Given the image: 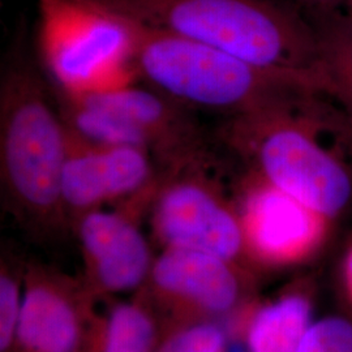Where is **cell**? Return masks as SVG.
<instances>
[{
  "instance_id": "6da1fadb",
  "label": "cell",
  "mask_w": 352,
  "mask_h": 352,
  "mask_svg": "<svg viewBox=\"0 0 352 352\" xmlns=\"http://www.w3.org/2000/svg\"><path fill=\"white\" fill-rule=\"evenodd\" d=\"M321 93L230 118L223 142L253 175L330 219L351 201L352 173L330 135L351 128L330 113Z\"/></svg>"
},
{
  "instance_id": "7a4b0ae2",
  "label": "cell",
  "mask_w": 352,
  "mask_h": 352,
  "mask_svg": "<svg viewBox=\"0 0 352 352\" xmlns=\"http://www.w3.org/2000/svg\"><path fill=\"white\" fill-rule=\"evenodd\" d=\"M146 25L164 29L272 71L324 84L315 26L276 0H96Z\"/></svg>"
},
{
  "instance_id": "3957f363",
  "label": "cell",
  "mask_w": 352,
  "mask_h": 352,
  "mask_svg": "<svg viewBox=\"0 0 352 352\" xmlns=\"http://www.w3.org/2000/svg\"><path fill=\"white\" fill-rule=\"evenodd\" d=\"M124 16V14H123ZM136 76L189 109L230 118L308 94H327L309 76L272 71L126 17Z\"/></svg>"
},
{
  "instance_id": "277c9868",
  "label": "cell",
  "mask_w": 352,
  "mask_h": 352,
  "mask_svg": "<svg viewBox=\"0 0 352 352\" xmlns=\"http://www.w3.org/2000/svg\"><path fill=\"white\" fill-rule=\"evenodd\" d=\"M68 135L47 76L23 39L0 74V177L13 208L47 223L63 215L62 176Z\"/></svg>"
},
{
  "instance_id": "5b68a950",
  "label": "cell",
  "mask_w": 352,
  "mask_h": 352,
  "mask_svg": "<svg viewBox=\"0 0 352 352\" xmlns=\"http://www.w3.org/2000/svg\"><path fill=\"white\" fill-rule=\"evenodd\" d=\"M38 49L52 85L72 93L136 76L126 17L96 0H38Z\"/></svg>"
},
{
  "instance_id": "8992f818",
  "label": "cell",
  "mask_w": 352,
  "mask_h": 352,
  "mask_svg": "<svg viewBox=\"0 0 352 352\" xmlns=\"http://www.w3.org/2000/svg\"><path fill=\"white\" fill-rule=\"evenodd\" d=\"M63 91L131 126L154 158L161 175L214 164L210 142L193 110L157 89L142 88L131 81L85 93Z\"/></svg>"
},
{
  "instance_id": "52a82bcc",
  "label": "cell",
  "mask_w": 352,
  "mask_h": 352,
  "mask_svg": "<svg viewBox=\"0 0 352 352\" xmlns=\"http://www.w3.org/2000/svg\"><path fill=\"white\" fill-rule=\"evenodd\" d=\"M206 166L162 175L154 227L167 248L204 252L234 261L245 250L236 213L208 176Z\"/></svg>"
},
{
  "instance_id": "ba28073f",
  "label": "cell",
  "mask_w": 352,
  "mask_h": 352,
  "mask_svg": "<svg viewBox=\"0 0 352 352\" xmlns=\"http://www.w3.org/2000/svg\"><path fill=\"white\" fill-rule=\"evenodd\" d=\"M67 135L62 200L64 214L72 213L76 219L104 202L140 195L161 179L148 151L94 144L68 126Z\"/></svg>"
},
{
  "instance_id": "9c48e42d",
  "label": "cell",
  "mask_w": 352,
  "mask_h": 352,
  "mask_svg": "<svg viewBox=\"0 0 352 352\" xmlns=\"http://www.w3.org/2000/svg\"><path fill=\"white\" fill-rule=\"evenodd\" d=\"M239 214L245 250L273 265L312 257L327 241L333 221L256 175H252Z\"/></svg>"
},
{
  "instance_id": "30bf717a",
  "label": "cell",
  "mask_w": 352,
  "mask_h": 352,
  "mask_svg": "<svg viewBox=\"0 0 352 352\" xmlns=\"http://www.w3.org/2000/svg\"><path fill=\"white\" fill-rule=\"evenodd\" d=\"M77 225L82 250L104 287L123 291L139 285L149 269L151 254L128 215L97 209L80 217Z\"/></svg>"
},
{
  "instance_id": "8fae6325",
  "label": "cell",
  "mask_w": 352,
  "mask_h": 352,
  "mask_svg": "<svg viewBox=\"0 0 352 352\" xmlns=\"http://www.w3.org/2000/svg\"><path fill=\"white\" fill-rule=\"evenodd\" d=\"M231 263L204 252L167 248L153 267L158 287L206 311L225 312L239 298Z\"/></svg>"
},
{
  "instance_id": "7c38bea8",
  "label": "cell",
  "mask_w": 352,
  "mask_h": 352,
  "mask_svg": "<svg viewBox=\"0 0 352 352\" xmlns=\"http://www.w3.org/2000/svg\"><path fill=\"white\" fill-rule=\"evenodd\" d=\"M16 337L28 352H75L78 317L56 289L36 286L21 300Z\"/></svg>"
},
{
  "instance_id": "4fadbf2b",
  "label": "cell",
  "mask_w": 352,
  "mask_h": 352,
  "mask_svg": "<svg viewBox=\"0 0 352 352\" xmlns=\"http://www.w3.org/2000/svg\"><path fill=\"white\" fill-rule=\"evenodd\" d=\"M312 324V304L299 292L261 308L248 330L250 352H299Z\"/></svg>"
},
{
  "instance_id": "5bb4252c",
  "label": "cell",
  "mask_w": 352,
  "mask_h": 352,
  "mask_svg": "<svg viewBox=\"0 0 352 352\" xmlns=\"http://www.w3.org/2000/svg\"><path fill=\"white\" fill-rule=\"evenodd\" d=\"M322 75L329 96L342 103L352 120V25L344 14L315 20Z\"/></svg>"
},
{
  "instance_id": "9a60e30c",
  "label": "cell",
  "mask_w": 352,
  "mask_h": 352,
  "mask_svg": "<svg viewBox=\"0 0 352 352\" xmlns=\"http://www.w3.org/2000/svg\"><path fill=\"white\" fill-rule=\"evenodd\" d=\"M154 327L141 308L123 304L110 316L102 352H151Z\"/></svg>"
},
{
  "instance_id": "2e32d148",
  "label": "cell",
  "mask_w": 352,
  "mask_h": 352,
  "mask_svg": "<svg viewBox=\"0 0 352 352\" xmlns=\"http://www.w3.org/2000/svg\"><path fill=\"white\" fill-rule=\"evenodd\" d=\"M299 352H352V321L342 316L312 321Z\"/></svg>"
},
{
  "instance_id": "e0dca14e",
  "label": "cell",
  "mask_w": 352,
  "mask_h": 352,
  "mask_svg": "<svg viewBox=\"0 0 352 352\" xmlns=\"http://www.w3.org/2000/svg\"><path fill=\"white\" fill-rule=\"evenodd\" d=\"M223 331L212 324H201L176 334L158 352H223Z\"/></svg>"
},
{
  "instance_id": "ac0fdd59",
  "label": "cell",
  "mask_w": 352,
  "mask_h": 352,
  "mask_svg": "<svg viewBox=\"0 0 352 352\" xmlns=\"http://www.w3.org/2000/svg\"><path fill=\"white\" fill-rule=\"evenodd\" d=\"M21 302L19 289L10 276H1L0 279V347L6 351L17 331Z\"/></svg>"
},
{
  "instance_id": "d6986e66",
  "label": "cell",
  "mask_w": 352,
  "mask_h": 352,
  "mask_svg": "<svg viewBox=\"0 0 352 352\" xmlns=\"http://www.w3.org/2000/svg\"><path fill=\"white\" fill-rule=\"evenodd\" d=\"M302 7L312 13L314 19H321L338 12V8L346 6L347 0H300Z\"/></svg>"
},
{
  "instance_id": "ffe728a7",
  "label": "cell",
  "mask_w": 352,
  "mask_h": 352,
  "mask_svg": "<svg viewBox=\"0 0 352 352\" xmlns=\"http://www.w3.org/2000/svg\"><path fill=\"white\" fill-rule=\"evenodd\" d=\"M342 280H343V287L346 291V295L352 305V243L344 256V260H343Z\"/></svg>"
},
{
  "instance_id": "44dd1931",
  "label": "cell",
  "mask_w": 352,
  "mask_h": 352,
  "mask_svg": "<svg viewBox=\"0 0 352 352\" xmlns=\"http://www.w3.org/2000/svg\"><path fill=\"white\" fill-rule=\"evenodd\" d=\"M346 7H347V14H346V17L349 19V21L351 23L352 25V0H347Z\"/></svg>"
}]
</instances>
